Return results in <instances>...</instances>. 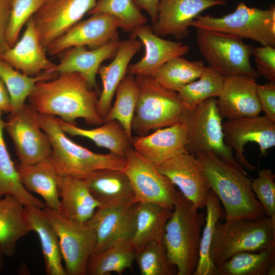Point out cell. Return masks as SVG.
Returning <instances> with one entry per match:
<instances>
[{
	"label": "cell",
	"instance_id": "1",
	"mask_svg": "<svg viewBox=\"0 0 275 275\" xmlns=\"http://www.w3.org/2000/svg\"><path fill=\"white\" fill-rule=\"evenodd\" d=\"M49 80L38 82L28 97L37 113L58 116L75 125L79 118L91 125H101L103 120L96 109L99 98L96 89L76 72L59 74Z\"/></svg>",
	"mask_w": 275,
	"mask_h": 275
},
{
	"label": "cell",
	"instance_id": "2",
	"mask_svg": "<svg viewBox=\"0 0 275 275\" xmlns=\"http://www.w3.org/2000/svg\"><path fill=\"white\" fill-rule=\"evenodd\" d=\"M195 156L202 166L210 190L224 207L226 220L265 215L244 169L229 163L211 151Z\"/></svg>",
	"mask_w": 275,
	"mask_h": 275
},
{
	"label": "cell",
	"instance_id": "3",
	"mask_svg": "<svg viewBox=\"0 0 275 275\" xmlns=\"http://www.w3.org/2000/svg\"><path fill=\"white\" fill-rule=\"evenodd\" d=\"M33 116L51 143L50 158L60 176L86 179L95 171L112 169L123 171L125 158L109 152L99 154L71 140L57 118L33 111Z\"/></svg>",
	"mask_w": 275,
	"mask_h": 275
},
{
	"label": "cell",
	"instance_id": "4",
	"mask_svg": "<svg viewBox=\"0 0 275 275\" xmlns=\"http://www.w3.org/2000/svg\"><path fill=\"white\" fill-rule=\"evenodd\" d=\"M205 213L199 212L179 190L178 200L164 230L163 240L177 275H194L199 260Z\"/></svg>",
	"mask_w": 275,
	"mask_h": 275
},
{
	"label": "cell",
	"instance_id": "5",
	"mask_svg": "<svg viewBox=\"0 0 275 275\" xmlns=\"http://www.w3.org/2000/svg\"><path fill=\"white\" fill-rule=\"evenodd\" d=\"M275 247V218L264 215L218 221L210 249L216 267L236 254Z\"/></svg>",
	"mask_w": 275,
	"mask_h": 275
},
{
	"label": "cell",
	"instance_id": "6",
	"mask_svg": "<svg viewBox=\"0 0 275 275\" xmlns=\"http://www.w3.org/2000/svg\"><path fill=\"white\" fill-rule=\"evenodd\" d=\"M138 96L132 130L145 135L152 130L180 122L188 106L178 93L167 89L149 76H136Z\"/></svg>",
	"mask_w": 275,
	"mask_h": 275
},
{
	"label": "cell",
	"instance_id": "7",
	"mask_svg": "<svg viewBox=\"0 0 275 275\" xmlns=\"http://www.w3.org/2000/svg\"><path fill=\"white\" fill-rule=\"evenodd\" d=\"M191 26L258 42L262 45L275 46V6L267 9L238 3L235 10L222 17L199 15Z\"/></svg>",
	"mask_w": 275,
	"mask_h": 275
},
{
	"label": "cell",
	"instance_id": "8",
	"mask_svg": "<svg viewBox=\"0 0 275 275\" xmlns=\"http://www.w3.org/2000/svg\"><path fill=\"white\" fill-rule=\"evenodd\" d=\"M180 122L186 128L188 141L186 149L188 153L195 155L211 151L229 163L243 169L235 159L233 150L225 142L222 118L217 108L216 98H210L187 108Z\"/></svg>",
	"mask_w": 275,
	"mask_h": 275
},
{
	"label": "cell",
	"instance_id": "9",
	"mask_svg": "<svg viewBox=\"0 0 275 275\" xmlns=\"http://www.w3.org/2000/svg\"><path fill=\"white\" fill-rule=\"evenodd\" d=\"M196 42L209 66L224 77L238 75L257 78L259 76L250 60L253 46L242 39L197 29Z\"/></svg>",
	"mask_w": 275,
	"mask_h": 275
},
{
	"label": "cell",
	"instance_id": "10",
	"mask_svg": "<svg viewBox=\"0 0 275 275\" xmlns=\"http://www.w3.org/2000/svg\"><path fill=\"white\" fill-rule=\"evenodd\" d=\"M125 158L123 172L130 181L136 201L172 210L177 202L179 190L170 179L132 148Z\"/></svg>",
	"mask_w": 275,
	"mask_h": 275
},
{
	"label": "cell",
	"instance_id": "11",
	"mask_svg": "<svg viewBox=\"0 0 275 275\" xmlns=\"http://www.w3.org/2000/svg\"><path fill=\"white\" fill-rule=\"evenodd\" d=\"M43 210L57 234L67 275H86L96 247L93 230L86 223L69 219L46 207Z\"/></svg>",
	"mask_w": 275,
	"mask_h": 275
},
{
	"label": "cell",
	"instance_id": "12",
	"mask_svg": "<svg viewBox=\"0 0 275 275\" xmlns=\"http://www.w3.org/2000/svg\"><path fill=\"white\" fill-rule=\"evenodd\" d=\"M33 111L30 104H25L4 122V129L14 143L19 164L23 166L49 157L51 152L50 140L34 118Z\"/></svg>",
	"mask_w": 275,
	"mask_h": 275
},
{
	"label": "cell",
	"instance_id": "13",
	"mask_svg": "<svg viewBox=\"0 0 275 275\" xmlns=\"http://www.w3.org/2000/svg\"><path fill=\"white\" fill-rule=\"evenodd\" d=\"M226 144L235 151L234 157L241 167L250 171L256 168L245 158L244 148L254 142L260 148V156H265L267 150L275 146V122L265 115L227 119L223 123Z\"/></svg>",
	"mask_w": 275,
	"mask_h": 275
},
{
	"label": "cell",
	"instance_id": "14",
	"mask_svg": "<svg viewBox=\"0 0 275 275\" xmlns=\"http://www.w3.org/2000/svg\"><path fill=\"white\" fill-rule=\"evenodd\" d=\"M97 0H48L32 16L42 46L46 47L94 7Z\"/></svg>",
	"mask_w": 275,
	"mask_h": 275
},
{
	"label": "cell",
	"instance_id": "15",
	"mask_svg": "<svg viewBox=\"0 0 275 275\" xmlns=\"http://www.w3.org/2000/svg\"><path fill=\"white\" fill-rule=\"evenodd\" d=\"M80 21L64 34L52 42L46 48L51 56H55L76 46L90 49L99 48L118 37L119 21L112 16L93 14Z\"/></svg>",
	"mask_w": 275,
	"mask_h": 275
},
{
	"label": "cell",
	"instance_id": "16",
	"mask_svg": "<svg viewBox=\"0 0 275 275\" xmlns=\"http://www.w3.org/2000/svg\"><path fill=\"white\" fill-rule=\"evenodd\" d=\"M197 209L205 208L211 190L202 166L194 154L184 153L156 166Z\"/></svg>",
	"mask_w": 275,
	"mask_h": 275
},
{
	"label": "cell",
	"instance_id": "17",
	"mask_svg": "<svg viewBox=\"0 0 275 275\" xmlns=\"http://www.w3.org/2000/svg\"><path fill=\"white\" fill-rule=\"evenodd\" d=\"M138 202L135 199L109 205L100 206L86 223L94 231L96 239L95 252L132 235Z\"/></svg>",
	"mask_w": 275,
	"mask_h": 275
},
{
	"label": "cell",
	"instance_id": "18",
	"mask_svg": "<svg viewBox=\"0 0 275 275\" xmlns=\"http://www.w3.org/2000/svg\"><path fill=\"white\" fill-rule=\"evenodd\" d=\"M226 4L225 0H160L157 19L151 28L159 36L183 39L189 35L193 20L202 12Z\"/></svg>",
	"mask_w": 275,
	"mask_h": 275
},
{
	"label": "cell",
	"instance_id": "19",
	"mask_svg": "<svg viewBox=\"0 0 275 275\" xmlns=\"http://www.w3.org/2000/svg\"><path fill=\"white\" fill-rule=\"evenodd\" d=\"M131 34L132 37L139 38L145 47L144 57L128 67V73L133 75L153 77L167 62L189 51L187 45L161 38L146 24L137 28Z\"/></svg>",
	"mask_w": 275,
	"mask_h": 275
},
{
	"label": "cell",
	"instance_id": "20",
	"mask_svg": "<svg viewBox=\"0 0 275 275\" xmlns=\"http://www.w3.org/2000/svg\"><path fill=\"white\" fill-rule=\"evenodd\" d=\"M188 143L186 128L181 122L156 129L151 134L133 136L131 141L132 148L155 166L188 153Z\"/></svg>",
	"mask_w": 275,
	"mask_h": 275
},
{
	"label": "cell",
	"instance_id": "21",
	"mask_svg": "<svg viewBox=\"0 0 275 275\" xmlns=\"http://www.w3.org/2000/svg\"><path fill=\"white\" fill-rule=\"evenodd\" d=\"M256 78L238 75L224 78L221 94L216 99L223 118L236 119L259 115L261 106L256 92Z\"/></svg>",
	"mask_w": 275,
	"mask_h": 275
},
{
	"label": "cell",
	"instance_id": "22",
	"mask_svg": "<svg viewBox=\"0 0 275 275\" xmlns=\"http://www.w3.org/2000/svg\"><path fill=\"white\" fill-rule=\"evenodd\" d=\"M20 39L6 51L0 54V59L6 62L24 74L36 76L52 72L56 64L46 57V49L39 39L32 17L26 23Z\"/></svg>",
	"mask_w": 275,
	"mask_h": 275
},
{
	"label": "cell",
	"instance_id": "23",
	"mask_svg": "<svg viewBox=\"0 0 275 275\" xmlns=\"http://www.w3.org/2000/svg\"><path fill=\"white\" fill-rule=\"evenodd\" d=\"M142 43L136 38L131 37L120 41L118 50L112 62L101 66L98 70L102 84L96 109L103 120L112 106L116 89L128 71L129 63L141 49Z\"/></svg>",
	"mask_w": 275,
	"mask_h": 275
},
{
	"label": "cell",
	"instance_id": "24",
	"mask_svg": "<svg viewBox=\"0 0 275 275\" xmlns=\"http://www.w3.org/2000/svg\"><path fill=\"white\" fill-rule=\"evenodd\" d=\"M120 41L115 38L104 45L93 49L84 46L72 47L56 65L52 72L59 74L76 72L82 75L89 85L96 89V75L104 61L114 58Z\"/></svg>",
	"mask_w": 275,
	"mask_h": 275
},
{
	"label": "cell",
	"instance_id": "25",
	"mask_svg": "<svg viewBox=\"0 0 275 275\" xmlns=\"http://www.w3.org/2000/svg\"><path fill=\"white\" fill-rule=\"evenodd\" d=\"M16 168L25 188L39 195L44 201L45 207L60 213L59 175L50 157L33 164H19Z\"/></svg>",
	"mask_w": 275,
	"mask_h": 275
},
{
	"label": "cell",
	"instance_id": "26",
	"mask_svg": "<svg viewBox=\"0 0 275 275\" xmlns=\"http://www.w3.org/2000/svg\"><path fill=\"white\" fill-rule=\"evenodd\" d=\"M61 203L60 213L79 223H87L100 206L85 180L59 176Z\"/></svg>",
	"mask_w": 275,
	"mask_h": 275
},
{
	"label": "cell",
	"instance_id": "27",
	"mask_svg": "<svg viewBox=\"0 0 275 275\" xmlns=\"http://www.w3.org/2000/svg\"><path fill=\"white\" fill-rule=\"evenodd\" d=\"M24 215L31 232H35L40 240L46 274L67 275L62 263L57 234L43 209L24 206Z\"/></svg>",
	"mask_w": 275,
	"mask_h": 275
},
{
	"label": "cell",
	"instance_id": "28",
	"mask_svg": "<svg viewBox=\"0 0 275 275\" xmlns=\"http://www.w3.org/2000/svg\"><path fill=\"white\" fill-rule=\"evenodd\" d=\"M85 180L92 196L100 206L135 199L130 181L123 171L98 170Z\"/></svg>",
	"mask_w": 275,
	"mask_h": 275
},
{
	"label": "cell",
	"instance_id": "29",
	"mask_svg": "<svg viewBox=\"0 0 275 275\" xmlns=\"http://www.w3.org/2000/svg\"><path fill=\"white\" fill-rule=\"evenodd\" d=\"M57 120L66 134L90 139L97 146L108 149L109 152L125 158L132 148L131 139L122 125L116 120L104 122L103 125L90 129H83L66 123L59 118Z\"/></svg>",
	"mask_w": 275,
	"mask_h": 275
},
{
	"label": "cell",
	"instance_id": "30",
	"mask_svg": "<svg viewBox=\"0 0 275 275\" xmlns=\"http://www.w3.org/2000/svg\"><path fill=\"white\" fill-rule=\"evenodd\" d=\"M30 232L21 202L11 195L0 198V248L4 255L12 257L18 240Z\"/></svg>",
	"mask_w": 275,
	"mask_h": 275
},
{
	"label": "cell",
	"instance_id": "31",
	"mask_svg": "<svg viewBox=\"0 0 275 275\" xmlns=\"http://www.w3.org/2000/svg\"><path fill=\"white\" fill-rule=\"evenodd\" d=\"M136 250L129 239L119 240L90 258L88 275H108L115 272L121 275L126 270H132Z\"/></svg>",
	"mask_w": 275,
	"mask_h": 275
},
{
	"label": "cell",
	"instance_id": "32",
	"mask_svg": "<svg viewBox=\"0 0 275 275\" xmlns=\"http://www.w3.org/2000/svg\"><path fill=\"white\" fill-rule=\"evenodd\" d=\"M172 210L158 205L138 203L131 241L137 251L147 243L163 238L165 225Z\"/></svg>",
	"mask_w": 275,
	"mask_h": 275
},
{
	"label": "cell",
	"instance_id": "33",
	"mask_svg": "<svg viewBox=\"0 0 275 275\" xmlns=\"http://www.w3.org/2000/svg\"><path fill=\"white\" fill-rule=\"evenodd\" d=\"M275 247L242 252L216 267L214 275H274Z\"/></svg>",
	"mask_w": 275,
	"mask_h": 275
},
{
	"label": "cell",
	"instance_id": "34",
	"mask_svg": "<svg viewBox=\"0 0 275 275\" xmlns=\"http://www.w3.org/2000/svg\"><path fill=\"white\" fill-rule=\"evenodd\" d=\"M0 112V198L11 195L24 206H34L43 209L44 203L32 195L22 184L16 167L12 161L5 143L4 121Z\"/></svg>",
	"mask_w": 275,
	"mask_h": 275
},
{
	"label": "cell",
	"instance_id": "35",
	"mask_svg": "<svg viewBox=\"0 0 275 275\" xmlns=\"http://www.w3.org/2000/svg\"><path fill=\"white\" fill-rule=\"evenodd\" d=\"M56 73L45 72L36 76L26 75L0 59V78L10 96V115L18 112L23 106L38 82L51 79Z\"/></svg>",
	"mask_w": 275,
	"mask_h": 275
},
{
	"label": "cell",
	"instance_id": "36",
	"mask_svg": "<svg viewBox=\"0 0 275 275\" xmlns=\"http://www.w3.org/2000/svg\"><path fill=\"white\" fill-rule=\"evenodd\" d=\"M205 67L202 61H190L178 57L164 63L152 77L164 88L178 93L198 78Z\"/></svg>",
	"mask_w": 275,
	"mask_h": 275
},
{
	"label": "cell",
	"instance_id": "37",
	"mask_svg": "<svg viewBox=\"0 0 275 275\" xmlns=\"http://www.w3.org/2000/svg\"><path fill=\"white\" fill-rule=\"evenodd\" d=\"M134 75L128 73L118 86L115 102L103 119L104 122L118 121L132 139V122L138 96V87Z\"/></svg>",
	"mask_w": 275,
	"mask_h": 275
},
{
	"label": "cell",
	"instance_id": "38",
	"mask_svg": "<svg viewBox=\"0 0 275 275\" xmlns=\"http://www.w3.org/2000/svg\"><path fill=\"white\" fill-rule=\"evenodd\" d=\"M205 208V221L201 233L199 260L194 275H214L216 268L210 257V249L216 224L224 216V211L218 198L211 190Z\"/></svg>",
	"mask_w": 275,
	"mask_h": 275
},
{
	"label": "cell",
	"instance_id": "39",
	"mask_svg": "<svg viewBox=\"0 0 275 275\" xmlns=\"http://www.w3.org/2000/svg\"><path fill=\"white\" fill-rule=\"evenodd\" d=\"M224 78L210 66L205 67L200 77L183 87L178 94L188 107H193L210 98L218 97Z\"/></svg>",
	"mask_w": 275,
	"mask_h": 275
},
{
	"label": "cell",
	"instance_id": "40",
	"mask_svg": "<svg viewBox=\"0 0 275 275\" xmlns=\"http://www.w3.org/2000/svg\"><path fill=\"white\" fill-rule=\"evenodd\" d=\"M104 14L116 18L120 28L132 33L137 28L146 24V17L136 7L133 0H97L94 7L88 13Z\"/></svg>",
	"mask_w": 275,
	"mask_h": 275
},
{
	"label": "cell",
	"instance_id": "41",
	"mask_svg": "<svg viewBox=\"0 0 275 275\" xmlns=\"http://www.w3.org/2000/svg\"><path fill=\"white\" fill-rule=\"evenodd\" d=\"M135 261L142 275H177L169 260L163 238L152 240L136 252Z\"/></svg>",
	"mask_w": 275,
	"mask_h": 275
},
{
	"label": "cell",
	"instance_id": "42",
	"mask_svg": "<svg viewBox=\"0 0 275 275\" xmlns=\"http://www.w3.org/2000/svg\"><path fill=\"white\" fill-rule=\"evenodd\" d=\"M48 0H13L6 40L9 48L18 40L22 27Z\"/></svg>",
	"mask_w": 275,
	"mask_h": 275
},
{
	"label": "cell",
	"instance_id": "43",
	"mask_svg": "<svg viewBox=\"0 0 275 275\" xmlns=\"http://www.w3.org/2000/svg\"><path fill=\"white\" fill-rule=\"evenodd\" d=\"M274 179L271 169H263L259 171L258 177L251 182V188L265 215L272 218H275Z\"/></svg>",
	"mask_w": 275,
	"mask_h": 275
},
{
	"label": "cell",
	"instance_id": "44",
	"mask_svg": "<svg viewBox=\"0 0 275 275\" xmlns=\"http://www.w3.org/2000/svg\"><path fill=\"white\" fill-rule=\"evenodd\" d=\"M257 71L269 80L275 82V47L271 45L253 47Z\"/></svg>",
	"mask_w": 275,
	"mask_h": 275
},
{
	"label": "cell",
	"instance_id": "45",
	"mask_svg": "<svg viewBox=\"0 0 275 275\" xmlns=\"http://www.w3.org/2000/svg\"><path fill=\"white\" fill-rule=\"evenodd\" d=\"M256 92L261 111L267 118L275 122V82L257 84Z\"/></svg>",
	"mask_w": 275,
	"mask_h": 275
},
{
	"label": "cell",
	"instance_id": "46",
	"mask_svg": "<svg viewBox=\"0 0 275 275\" xmlns=\"http://www.w3.org/2000/svg\"><path fill=\"white\" fill-rule=\"evenodd\" d=\"M13 0H0V54L9 48L6 33L9 21Z\"/></svg>",
	"mask_w": 275,
	"mask_h": 275
},
{
	"label": "cell",
	"instance_id": "47",
	"mask_svg": "<svg viewBox=\"0 0 275 275\" xmlns=\"http://www.w3.org/2000/svg\"><path fill=\"white\" fill-rule=\"evenodd\" d=\"M139 10H144L150 16L152 23L157 19L158 6L160 0H133Z\"/></svg>",
	"mask_w": 275,
	"mask_h": 275
},
{
	"label": "cell",
	"instance_id": "48",
	"mask_svg": "<svg viewBox=\"0 0 275 275\" xmlns=\"http://www.w3.org/2000/svg\"><path fill=\"white\" fill-rule=\"evenodd\" d=\"M11 100L8 92L0 78V112L9 113L11 112Z\"/></svg>",
	"mask_w": 275,
	"mask_h": 275
},
{
	"label": "cell",
	"instance_id": "49",
	"mask_svg": "<svg viewBox=\"0 0 275 275\" xmlns=\"http://www.w3.org/2000/svg\"><path fill=\"white\" fill-rule=\"evenodd\" d=\"M4 254L0 248V270L2 269L4 267Z\"/></svg>",
	"mask_w": 275,
	"mask_h": 275
}]
</instances>
